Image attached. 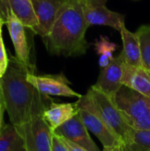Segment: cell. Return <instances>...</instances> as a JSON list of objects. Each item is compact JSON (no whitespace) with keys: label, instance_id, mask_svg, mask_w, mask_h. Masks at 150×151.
<instances>
[{"label":"cell","instance_id":"1","mask_svg":"<svg viewBox=\"0 0 150 151\" xmlns=\"http://www.w3.org/2000/svg\"><path fill=\"white\" fill-rule=\"evenodd\" d=\"M27 71L12 58L7 71L0 79L2 104L9 116L10 122L19 127L32 117L42 114L46 110L44 96L27 80Z\"/></svg>","mask_w":150,"mask_h":151},{"label":"cell","instance_id":"2","mask_svg":"<svg viewBox=\"0 0 150 151\" xmlns=\"http://www.w3.org/2000/svg\"><path fill=\"white\" fill-rule=\"evenodd\" d=\"M88 27L80 1L67 0L60 9L50 34L42 40L51 54L79 57L88 49L86 40Z\"/></svg>","mask_w":150,"mask_h":151},{"label":"cell","instance_id":"3","mask_svg":"<svg viewBox=\"0 0 150 151\" xmlns=\"http://www.w3.org/2000/svg\"><path fill=\"white\" fill-rule=\"evenodd\" d=\"M113 101L130 127L150 130V97L122 86Z\"/></svg>","mask_w":150,"mask_h":151},{"label":"cell","instance_id":"4","mask_svg":"<svg viewBox=\"0 0 150 151\" xmlns=\"http://www.w3.org/2000/svg\"><path fill=\"white\" fill-rule=\"evenodd\" d=\"M0 17L7 26L14 47L16 59L28 73H34V66L30 60V49L25 32V26L15 16L6 0H0Z\"/></svg>","mask_w":150,"mask_h":151},{"label":"cell","instance_id":"5","mask_svg":"<svg viewBox=\"0 0 150 151\" xmlns=\"http://www.w3.org/2000/svg\"><path fill=\"white\" fill-rule=\"evenodd\" d=\"M88 94L90 96L104 123L119 140L126 143L132 127H130L123 119L113 99L94 86L88 89Z\"/></svg>","mask_w":150,"mask_h":151},{"label":"cell","instance_id":"6","mask_svg":"<svg viewBox=\"0 0 150 151\" xmlns=\"http://www.w3.org/2000/svg\"><path fill=\"white\" fill-rule=\"evenodd\" d=\"M77 104L79 107V115L80 116L84 125L88 130L91 131L97 137L103 147H111L123 142L111 132L102 119L88 93L79 98Z\"/></svg>","mask_w":150,"mask_h":151},{"label":"cell","instance_id":"7","mask_svg":"<svg viewBox=\"0 0 150 151\" xmlns=\"http://www.w3.org/2000/svg\"><path fill=\"white\" fill-rule=\"evenodd\" d=\"M15 127L24 140L27 151H52L53 131L42 114L35 115Z\"/></svg>","mask_w":150,"mask_h":151},{"label":"cell","instance_id":"8","mask_svg":"<svg viewBox=\"0 0 150 151\" xmlns=\"http://www.w3.org/2000/svg\"><path fill=\"white\" fill-rule=\"evenodd\" d=\"M27 80L44 96H55L78 98L82 96L70 87V81L62 73L36 75L27 73Z\"/></svg>","mask_w":150,"mask_h":151},{"label":"cell","instance_id":"9","mask_svg":"<svg viewBox=\"0 0 150 151\" xmlns=\"http://www.w3.org/2000/svg\"><path fill=\"white\" fill-rule=\"evenodd\" d=\"M88 25L108 26L118 31L125 26V16L111 11L103 4H95L88 0L80 1Z\"/></svg>","mask_w":150,"mask_h":151},{"label":"cell","instance_id":"10","mask_svg":"<svg viewBox=\"0 0 150 151\" xmlns=\"http://www.w3.org/2000/svg\"><path fill=\"white\" fill-rule=\"evenodd\" d=\"M53 134L59 137L65 138L88 151H100L91 139L88 130L84 125L79 113L72 119L57 127Z\"/></svg>","mask_w":150,"mask_h":151},{"label":"cell","instance_id":"11","mask_svg":"<svg viewBox=\"0 0 150 151\" xmlns=\"http://www.w3.org/2000/svg\"><path fill=\"white\" fill-rule=\"evenodd\" d=\"M123 65L124 60L119 54L108 66L102 69L96 83L93 86L113 99L123 86Z\"/></svg>","mask_w":150,"mask_h":151},{"label":"cell","instance_id":"12","mask_svg":"<svg viewBox=\"0 0 150 151\" xmlns=\"http://www.w3.org/2000/svg\"><path fill=\"white\" fill-rule=\"evenodd\" d=\"M67 0H32L38 19V35L45 38L50 32L60 9Z\"/></svg>","mask_w":150,"mask_h":151},{"label":"cell","instance_id":"13","mask_svg":"<svg viewBox=\"0 0 150 151\" xmlns=\"http://www.w3.org/2000/svg\"><path fill=\"white\" fill-rule=\"evenodd\" d=\"M79 113L77 102L57 104L51 101L50 104L43 111L42 116L54 132L57 127L64 125Z\"/></svg>","mask_w":150,"mask_h":151},{"label":"cell","instance_id":"14","mask_svg":"<svg viewBox=\"0 0 150 151\" xmlns=\"http://www.w3.org/2000/svg\"><path fill=\"white\" fill-rule=\"evenodd\" d=\"M122 85L150 97V74L142 67H135L124 62Z\"/></svg>","mask_w":150,"mask_h":151},{"label":"cell","instance_id":"15","mask_svg":"<svg viewBox=\"0 0 150 151\" xmlns=\"http://www.w3.org/2000/svg\"><path fill=\"white\" fill-rule=\"evenodd\" d=\"M119 32L123 42V50L120 56L124 62L135 67H142L141 46L137 34L128 30L126 25Z\"/></svg>","mask_w":150,"mask_h":151},{"label":"cell","instance_id":"16","mask_svg":"<svg viewBox=\"0 0 150 151\" xmlns=\"http://www.w3.org/2000/svg\"><path fill=\"white\" fill-rule=\"evenodd\" d=\"M6 2L25 27L37 34L38 19L34 10L32 0H6Z\"/></svg>","mask_w":150,"mask_h":151},{"label":"cell","instance_id":"17","mask_svg":"<svg viewBox=\"0 0 150 151\" xmlns=\"http://www.w3.org/2000/svg\"><path fill=\"white\" fill-rule=\"evenodd\" d=\"M0 151H27L22 136L11 123L4 125L0 134Z\"/></svg>","mask_w":150,"mask_h":151},{"label":"cell","instance_id":"18","mask_svg":"<svg viewBox=\"0 0 150 151\" xmlns=\"http://www.w3.org/2000/svg\"><path fill=\"white\" fill-rule=\"evenodd\" d=\"M124 144L128 151H150V130L131 128L128 139Z\"/></svg>","mask_w":150,"mask_h":151},{"label":"cell","instance_id":"19","mask_svg":"<svg viewBox=\"0 0 150 151\" xmlns=\"http://www.w3.org/2000/svg\"><path fill=\"white\" fill-rule=\"evenodd\" d=\"M141 54L142 68L150 74V25H143L136 32Z\"/></svg>","mask_w":150,"mask_h":151},{"label":"cell","instance_id":"20","mask_svg":"<svg viewBox=\"0 0 150 151\" xmlns=\"http://www.w3.org/2000/svg\"><path fill=\"white\" fill-rule=\"evenodd\" d=\"M95 47L99 57L103 56V57H107L111 60L114 59L113 52L116 50L117 46L114 42H111L108 37L101 36L100 40L95 42Z\"/></svg>","mask_w":150,"mask_h":151},{"label":"cell","instance_id":"21","mask_svg":"<svg viewBox=\"0 0 150 151\" xmlns=\"http://www.w3.org/2000/svg\"><path fill=\"white\" fill-rule=\"evenodd\" d=\"M9 58L7 56L4 43L3 41V37L0 38V75L3 77V75L7 71L8 65H9Z\"/></svg>","mask_w":150,"mask_h":151},{"label":"cell","instance_id":"22","mask_svg":"<svg viewBox=\"0 0 150 151\" xmlns=\"http://www.w3.org/2000/svg\"><path fill=\"white\" fill-rule=\"evenodd\" d=\"M52 151H68L67 148L61 141V139L54 134L52 139Z\"/></svg>","mask_w":150,"mask_h":151},{"label":"cell","instance_id":"23","mask_svg":"<svg viewBox=\"0 0 150 151\" xmlns=\"http://www.w3.org/2000/svg\"><path fill=\"white\" fill-rule=\"evenodd\" d=\"M59 138L61 139V141L63 142L65 146L67 148L68 151H88L86 149H84V148H82V147H80V146H79V145H77V144H75V143H73V142H70V141H68L66 139H65V138H62V137H59Z\"/></svg>","mask_w":150,"mask_h":151},{"label":"cell","instance_id":"24","mask_svg":"<svg viewBox=\"0 0 150 151\" xmlns=\"http://www.w3.org/2000/svg\"><path fill=\"white\" fill-rule=\"evenodd\" d=\"M103 151H128L126 145L122 142L118 145L111 146V147H103Z\"/></svg>","mask_w":150,"mask_h":151},{"label":"cell","instance_id":"25","mask_svg":"<svg viewBox=\"0 0 150 151\" xmlns=\"http://www.w3.org/2000/svg\"><path fill=\"white\" fill-rule=\"evenodd\" d=\"M4 111H5L4 107L3 104L1 103L0 104V134H1V132H2V130L4 128L3 122H4Z\"/></svg>","mask_w":150,"mask_h":151},{"label":"cell","instance_id":"26","mask_svg":"<svg viewBox=\"0 0 150 151\" xmlns=\"http://www.w3.org/2000/svg\"><path fill=\"white\" fill-rule=\"evenodd\" d=\"M88 1L95 4H103V5H105L107 2V0H88Z\"/></svg>","mask_w":150,"mask_h":151},{"label":"cell","instance_id":"27","mask_svg":"<svg viewBox=\"0 0 150 151\" xmlns=\"http://www.w3.org/2000/svg\"><path fill=\"white\" fill-rule=\"evenodd\" d=\"M4 24V20L0 17V38L2 37V27Z\"/></svg>","mask_w":150,"mask_h":151},{"label":"cell","instance_id":"28","mask_svg":"<svg viewBox=\"0 0 150 151\" xmlns=\"http://www.w3.org/2000/svg\"><path fill=\"white\" fill-rule=\"evenodd\" d=\"M2 103V98H1V91H0V104Z\"/></svg>","mask_w":150,"mask_h":151},{"label":"cell","instance_id":"29","mask_svg":"<svg viewBox=\"0 0 150 151\" xmlns=\"http://www.w3.org/2000/svg\"><path fill=\"white\" fill-rule=\"evenodd\" d=\"M1 78H2V76H1V75H0V79H1Z\"/></svg>","mask_w":150,"mask_h":151},{"label":"cell","instance_id":"30","mask_svg":"<svg viewBox=\"0 0 150 151\" xmlns=\"http://www.w3.org/2000/svg\"><path fill=\"white\" fill-rule=\"evenodd\" d=\"M78 1H81V0H78Z\"/></svg>","mask_w":150,"mask_h":151}]
</instances>
